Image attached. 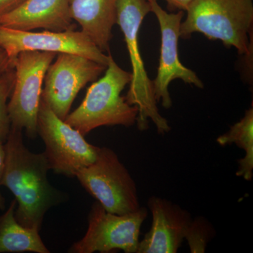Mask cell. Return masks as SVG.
<instances>
[{
    "label": "cell",
    "instance_id": "5bb4252c",
    "mask_svg": "<svg viewBox=\"0 0 253 253\" xmlns=\"http://www.w3.org/2000/svg\"><path fill=\"white\" fill-rule=\"evenodd\" d=\"M118 0H69L71 18L103 52L109 51Z\"/></svg>",
    "mask_w": 253,
    "mask_h": 253
},
{
    "label": "cell",
    "instance_id": "e0dca14e",
    "mask_svg": "<svg viewBox=\"0 0 253 253\" xmlns=\"http://www.w3.org/2000/svg\"><path fill=\"white\" fill-rule=\"evenodd\" d=\"M14 81L15 71L12 63V66L0 73V141L4 143L11 126L7 101L12 92Z\"/></svg>",
    "mask_w": 253,
    "mask_h": 253
},
{
    "label": "cell",
    "instance_id": "5b68a950",
    "mask_svg": "<svg viewBox=\"0 0 253 253\" xmlns=\"http://www.w3.org/2000/svg\"><path fill=\"white\" fill-rule=\"evenodd\" d=\"M75 176L108 212L125 214L140 208L135 181L109 148L99 147L94 162Z\"/></svg>",
    "mask_w": 253,
    "mask_h": 253
},
{
    "label": "cell",
    "instance_id": "277c9868",
    "mask_svg": "<svg viewBox=\"0 0 253 253\" xmlns=\"http://www.w3.org/2000/svg\"><path fill=\"white\" fill-rule=\"evenodd\" d=\"M149 12H151V6L147 0H118L116 23L124 35L132 69L126 101L137 108L136 123L139 130H146L151 121L158 132L163 134L169 132L170 126L158 110L153 92L152 81L148 76L139 45L141 23Z\"/></svg>",
    "mask_w": 253,
    "mask_h": 253
},
{
    "label": "cell",
    "instance_id": "ac0fdd59",
    "mask_svg": "<svg viewBox=\"0 0 253 253\" xmlns=\"http://www.w3.org/2000/svg\"><path fill=\"white\" fill-rule=\"evenodd\" d=\"M212 229L211 224L204 218L198 217L191 221L185 237L191 253H205L211 239Z\"/></svg>",
    "mask_w": 253,
    "mask_h": 253
},
{
    "label": "cell",
    "instance_id": "7a4b0ae2",
    "mask_svg": "<svg viewBox=\"0 0 253 253\" xmlns=\"http://www.w3.org/2000/svg\"><path fill=\"white\" fill-rule=\"evenodd\" d=\"M131 79V73L120 67L109 53L104 76L91 84L83 102L65 122L84 136L100 126H134L137 108L121 96Z\"/></svg>",
    "mask_w": 253,
    "mask_h": 253
},
{
    "label": "cell",
    "instance_id": "7c38bea8",
    "mask_svg": "<svg viewBox=\"0 0 253 253\" xmlns=\"http://www.w3.org/2000/svg\"><path fill=\"white\" fill-rule=\"evenodd\" d=\"M152 225L139 241L136 253H176L191 224L190 213L168 200L152 196L148 201Z\"/></svg>",
    "mask_w": 253,
    "mask_h": 253
},
{
    "label": "cell",
    "instance_id": "30bf717a",
    "mask_svg": "<svg viewBox=\"0 0 253 253\" xmlns=\"http://www.w3.org/2000/svg\"><path fill=\"white\" fill-rule=\"evenodd\" d=\"M0 48L11 61L21 51H39L81 55L105 66L109 62V55L105 54L83 31L74 29L33 32L0 26Z\"/></svg>",
    "mask_w": 253,
    "mask_h": 253
},
{
    "label": "cell",
    "instance_id": "9c48e42d",
    "mask_svg": "<svg viewBox=\"0 0 253 253\" xmlns=\"http://www.w3.org/2000/svg\"><path fill=\"white\" fill-rule=\"evenodd\" d=\"M106 67L81 55L58 54L46 71L41 99L64 121L78 92L96 81Z\"/></svg>",
    "mask_w": 253,
    "mask_h": 253
},
{
    "label": "cell",
    "instance_id": "4fadbf2b",
    "mask_svg": "<svg viewBox=\"0 0 253 253\" xmlns=\"http://www.w3.org/2000/svg\"><path fill=\"white\" fill-rule=\"evenodd\" d=\"M69 0H26L0 17V26L19 31H64L74 29Z\"/></svg>",
    "mask_w": 253,
    "mask_h": 253
},
{
    "label": "cell",
    "instance_id": "52a82bcc",
    "mask_svg": "<svg viewBox=\"0 0 253 253\" xmlns=\"http://www.w3.org/2000/svg\"><path fill=\"white\" fill-rule=\"evenodd\" d=\"M38 134L44 145L50 169L58 174L75 176L81 168L94 163L99 147L84 139L77 129L58 117L43 100L38 116Z\"/></svg>",
    "mask_w": 253,
    "mask_h": 253
},
{
    "label": "cell",
    "instance_id": "6da1fadb",
    "mask_svg": "<svg viewBox=\"0 0 253 253\" xmlns=\"http://www.w3.org/2000/svg\"><path fill=\"white\" fill-rule=\"evenodd\" d=\"M22 131L21 128L11 126L4 143L1 185L14 196L16 220L25 227L41 231L46 212L62 201L63 195L48 181L50 168L44 152H31L23 143Z\"/></svg>",
    "mask_w": 253,
    "mask_h": 253
},
{
    "label": "cell",
    "instance_id": "ba28073f",
    "mask_svg": "<svg viewBox=\"0 0 253 253\" xmlns=\"http://www.w3.org/2000/svg\"><path fill=\"white\" fill-rule=\"evenodd\" d=\"M148 211L141 208L135 212L117 214L108 212L99 202L91 206L88 229L83 239L69 249L72 253H110L121 250L137 253L141 226Z\"/></svg>",
    "mask_w": 253,
    "mask_h": 253
},
{
    "label": "cell",
    "instance_id": "3957f363",
    "mask_svg": "<svg viewBox=\"0 0 253 253\" xmlns=\"http://www.w3.org/2000/svg\"><path fill=\"white\" fill-rule=\"evenodd\" d=\"M187 16L181 23V38L194 33L204 34L240 54H251L249 35L253 23V0H192Z\"/></svg>",
    "mask_w": 253,
    "mask_h": 253
},
{
    "label": "cell",
    "instance_id": "44dd1931",
    "mask_svg": "<svg viewBox=\"0 0 253 253\" xmlns=\"http://www.w3.org/2000/svg\"><path fill=\"white\" fill-rule=\"evenodd\" d=\"M166 1L169 9L186 11L192 0H166Z\"/></svg>",
    "mask_w": 253,
    "mask_h": 253
},
{
    "label": "cell",
    "instance_id": "9a60e30c",
    "mask_svg": "<svg viewBox=\"0 0 253 253\" xmlns=\"http://www.w3.org/2000/svg\"><path fill=\"white\" fill-rule=\"evenodd\" d=\"M16 208L14 199L6 212L0 215V253H50L40 236V231L25 227L16 220Z\"/></svg>",
    "mask_w": 253,
    "mask_h": 253
},
{
    "label": "cell",
    "instance_id": "8992f818",
    "mask_svg": "<svg viewBox=\"0 0 253 253\" xmlns=\"http://www.w3.org/2000/svg\"><path fill=\"white\" fill-rule=\"evenodd\" d=\"M56 53L24 51L12 60L15 81L8 103L11 126L26 131L30 139L38 136V116L46 71Z\"/></svg>",
    "mask_w": 253,
    "mask_h": 253
},
{
    "label": "cell",
    "instance_id": "8fae6325",
    "mask_svg": "<svg viewBox=\"0 0 253 253\" xmlns=\"http://www.w3.org/2000/svg\"><path fill=\"white\" fill-rule=\"evenodd\" d=\"M159 23L161 33V56L157 76L152 81L153 92L157 102L161 101L165 109H170L172 99L168 86L175 79H180L187 84L199 88L204 87V83L196 73L185 67L179 61L178 42L184 11L168 13L158 4V0H147Z\"/></svg>",
    "mask_w": 253,
    "mask_h": 253
},
{
    "label": "cell",
    "instance_id": "d6986e66",
    "mask_svg": "<svg viewBox=\"0 0 253 253\" xmlns=\"http://www.w3.org/2000/svg\"><path fill=\"white\" fill-rule=\"evenodd\" d=\"M26 0H0V17L17 9Z\"/></svg>",
    "mask_w": 253,
    "mask_h": 253
},
{
    "label": "cell",
    "instance_id": "ffe728a7",
    "mask_svg": "<svg viewBox=\"0 0 253 253\" xmlns=\"http://www.w3.org/2000/svg\"><path fill=\"white\" fill-rule=\"evenodd\" d=\"M4 142L0 141V186L1 185V179H2L3 172L4 167ZM5 209V199L2 195L0 193V210L4 211Z\"/></svg>",
    "mask_w": 253,
    "mask_h": 253
},
{
    "label": "cell",
    "instance_id": "7402d4cb",
    "mask_svg": "<svg viewBox=\"0 0 253 253\" xmlns=\"http://www.w3.org/2000/svg\"><path fill=\"white\" fill-rule=\"evenodd\" d=\"M12 66V61L8 57L4 50L0 48V73Z\"/></svg>",
    "mask_w": 253,
    "mask_h": 253
},
{
    "label": "cell",
    "instance_id": "2e32d148",
    "mask_svg": "<svg viewBox=\"0 0 253 253\" xmlns=\"http://www.w3.org/2000/svg\"><path fill=\"white\" fill-rule=\"evenodd\" d=\"M220 146L235 144L244 150L246 156L238 161L236 175L247 181L253 179V106L246 111L245 116L239 122L230 127L229 131L221 134L217 139Z\"/></svg>",
    "mask_w": 253,
    "mask_h": 253
}]
</instances>
